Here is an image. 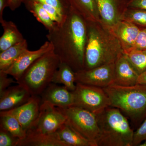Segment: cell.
I'll list each match as a JSON object with an SVG mask.
<instances>
[{
  "label": "cell",
  "mask_w": 146,
  "mask_h": 146,
  "mask_svg": "<svg viewBox=\"0 0 146 146\" xmlns=\"http://www.w3.org/2000/svg\"><path fill=\"white\" fill-rule=\"evenodd\" d=\"M86 36V20L71 8L65 21L49 31L46 37L60 63L76 72L84 69Z\"/></svg>",
  "instance_id": "6da1fadb"
},
{
  "label": "cell",
  "mask_w": 146,
  "mask_h": 146,
  "mask_svg": "<svg viewBox=\"0 0 146 146\" xmlns=\"http://www.w3.org/2000/svg\"><path fill=\"white\" fill-rule=\"evenodd\" d=\"M87 36L84 69L115 63L122 53L119 40L101 22L86 21Z\"/></svg>",
  "instance_id": "7a4b0ae2"
},
{
  "label": "cell",
  "mask_w": 146,
  "mask_h": 146,
  "mask_svg": "<svg viewBox=\"0 0 146 146\" xmlns=\"http://www.w3.org/2000/svg\"><path fill=\"white\" fill-rule=\"evenodd\" d=\"M96 115L100 129L97 146H132L134 131L119 109L109 106Z\"/></svg>",
  "instance_id": "3957f363"
},
{
  "label": "cell",
  "mask_w": 146,
  "mask_h": 146,
  "mask_svg": "<svg viewBox=\"0 0 146 146\" xmlns=\"http://www.w3.org/2000/svg\"><path fill=\"white\" fill-rule=\"evenodd\" d=\"M103 89L109 98L110 106L119 109L134 123H140L145 119L146 85L112 84Z\"/></svg>",
  "instance_id": "277c9868"
},
{
  "label": "cell",
  "mask_w": 146,
  "mask_h": 146,
  "mask_svg": "<svg viewBox=\"0 0 146 146\" xmlns=\"http://www.w3.org/2000/svg\"><path fill=\"white\" fill-rule=\"evenodd\" d=\"M60 63L53 49L39 58L24 72L17 81L26 88L32 96H40L52 82Z\"/></svg>",
  "instance_id": "5b68a950"
},
{
  "label": "cell",
  "mask_w": 146,
  "mask_h": 146,
  "mask_svg": "<svg viewBox=\"0 0 146 146\" xmlns=\"http://www.w3.org/2000/svg\"><path fill=\"white\" fill-rule=\"evenodd\" d=\"M57 108L65 115L68 124L95 146H97L100 129L96 114L74 106Z\"/></svg>",
  "instance_id": "8992f818"
},
{
  "label": "cell",
  "mask_w": 146,
  "mask_h": 146,
  "mask_svg": "<svg viewBox=\"0 0 146 146\" xmlns=\"http://www.w3.org/2000/svg\"><path fill=\"white\" fill-rule=\"evenodd\" d=\"M74 104L97 115L110 106L108 96L103 88L76 82L73 91Z\"/></svg>",
  "instance_id": "52a82bcc"
},
{
  "label": "cell",
  "mask_w": 146,
  "mask_h": 146,
  "mask_svg": "<svg viewBox=\"0 0 146 146\" xmlns=\"http://www.w3.org/2000/svg\"><path fill=\"white\" fill-rule=\"evenodd\" d=\"M115 63L76 72V82L102 88L112 85L114 82Z\"/></svg>",
  "instance_id": "ba28073f"
},
{
  "label": "cell",
  "mask_w": 146,
  "mask_h": 146,
  "mask_svg": "<svg viewBox=\"0 0 146 146\" xmlns=\"http://www.w3.org/2000/svg\"><path fill=\"white\" fill-rule=\"evenodd\" d=\"M66 121V117L57 107L47 102H42L39 116L31 128L44 133H54Z\"/></svg>",
  "instance_id": "9c48e42d"
},
{
  "label": "cell",
  "mask_w": 146,
  "mask_h": 146,
  "mask_svg": "<svg viewBox=\"0 0 146 146\" xmlns=\"http://www.w3.org/2000/svg\"><path fill=\"white\" fill-rule=\"evenodd\" d=\"M42 101L40 96H32L25 103L13 109L1 111L16 118L25 131L32 127L39 116Z\"/></svg>",
  "instance_id": "30bf717a"
},
{
  "label": "cell",
  "mask_w": 146,
  "mask_h": 146,
  "mask_svg": "<svg viewBox=\"0 0 146 146\" xmlns=\"http://www.w3.org/2000/svg\"><path fill=\"white\" fill-rule=\"evenodd\" d=\"M52 49V45L47 41L38 50L34 51L27 50L5 72L18 81L24 72L35 61Z\"/></svg>",
  "instance_id": "8fae6325"
},
{
  "label": "cell",
  "mask_w": 146,
  "mask_h": 146,
  "mask_svg": "<svg viewBox=\"0 0 146 146\" xmlns=\"http://www.w3.org/2000/svg\"><path fill=\"white\" fill-rule=\"evenodd\" d=\"M101 22L108 28L121 20L128 0H96Z\"/></svg>",
  "instance_id": "7c38bea8"
},
{
  "label": "cell",
  "mask_w": 146,
  "mask_h": 146,
  "mask_svg": "<svg viewBox=\"0 0 146 146\" xmlns=\"http://www.w3.org/2000/svg\"><path fill=\"white\" fill-rule=\"evenodd\" d=\"M41 101L47 102L58 108H66L74 104L73 92L57 84H50L40 96Z\"/></svg>",
  "instance_id": "4fadbf2b"
},
{
  "label": "cell",
  "mask_w": 146,
  "mask_h": 146,
  "mask_svg": "<svg viewBox=\"0 0 146 146\" xmlns=\"http://www.w3.org/2000/svg\"><path fill=\"white\" fill-rule=\"evenodd\" d=\"M32 96L28 90L19 84L8 87L0 95V110L7 111L27 102Z\"/></svg>",
  "instance_id": "5bb4252c"
},
{
  "label": "cell",
  "mask_w": 146,
  "mask_h": 146,
  "mask_svg": "<svg viewBox=\"0 0 146 146\" xmlns=\"http://www.w3.org/2000/svg\"><path fill=\"white\" fill-rule=\"evenodd\" d=\"M139 75L123 52L115 63L113 84L133 86L137 84Z\"/></svg>",
  "instance_id": "9a60e30c"
},
{
  "label": "cell",
  "mask_w": 146,
  "mask_h": 146,
  "mask_svg": "<svg viewBox=\"0 0 146 146\" xmlns=\"http://www.w3.org/2000/svg\"><path fill=\"white\" fill-rule=\"evenodd\" d=\"M17 146H69L61 141L56 132L46 133L31 128L24 139L19 140Z\"/></svg>",
  "instance_id": "2e32d148"
},
{
  "label": "cell",
  "mask_w": 146,
  "mask_h": 146,
  "mask_svg": "<svg viewBox=\"0 0 146 146\" xmlns=\"http://www.w3.org/2000/svg\"><path fill=\"white\" fill-rule=\"evenodd\" d=\"M141 28L130 22L121 20L109 29L119 40L123 50L133 47Z\"/></svg>",
  "instance_id": "e0dca14e"
},
{
  "label": "cell",
  "mask_w": 146,
  "mask_h": 146,
  "mask_svg": "<svg viewBox=\"0 0 146 146\" xmlns=\"http://www.w3.org/2000/svg\"><path fill=\"white\" fill-rule=\"evenodd\" d=\"M0 23L4 30L0 38V52L25 40L23 35L13 22L4 20Z\"/></svg>",
  "instance_id": "ac0fdd59"
},
{
  "label": "cell",
  "mask_w": 146,
  "mask_h": 146,
  "mask_svg": "<svg viewBox=\"0 0 146 146\" xmlns=\"http://www.w3.org/2000/svg\"><path fill=\"white\" fill-rule=\"evenodd\" d=\"M69 1L71 8L81 15L86 21L101 22L96 0Z\"/></svg>",
  "instance_id": "d6986e66"
},
{
  "label": "cell",
  "mask_w": 146,
  "mask_h": 146,
  "mask_svg": "<svg viewBox=\"0 0 146 146\" xmlns=\"http://www.w3.org/2000/svg\"><path fill=\"white\" fill-rule=\"evenodd\" d=\"M56 132L61 141L69 146H95L92 142L74 129L67 121Z\"/></svg>",
  "instance_id": "ffe728a7"
},
{
  "label": "cell",
  "mask_w": 146,
  "mask_h": 146,
  "mask_svg": "<svg viewBox=\"0 0 146 146\" xmlns=\"http://www.w3.org/2000/svg\"><path fill=\"white\" fill-rule=\"evenodd\" d=\"M28 49L26 39L0 53V71H5L21 54Z\"/></svg>",
  "instance_id": "44dd1931"
},
{
  "label": "cell",
  "mask_w": 146,
  "mask_h": 146,
  "mask_svg": "<svg viewBox=\"0 0 146 146\" xmlns=\"http://www.w3.org/2000/svg\"><path fill=\"white\" fill-rule=\"evenodd\" d=\"M52 82L62 84L73 92L76 88V72L67 64L60 63L53 77Z\"/></svg>",
  "instance_id": "7402d4cb"
},
{
  "label": "cell",
  "mask_w": 146,
  "mask_h": 146,
  "mask_svg": "<svg viewBox=\"0 0 146 146\" xmlns=\"http://www.w3.org/2000/svg\"><path fill=\"white\" fill-rule=\"evenodd\" d=\"M27 10L32 13L36 20L42 24L48 31H50L58 25L39 3L36 1L26 2L23 3Z\"/></svg>",
  "instance_id": "603a6c76"
},
{
  "label": "cell",
  "mask_w": 146,
  "mask_h": 146,
  "mask_svg": "<svg viewBox=\"0 0 146 146\" xmlns=\"http://www.w3.org/2000/svg\"><path fill=\"white\" fill-rule=\"evenodd\" d=\"M123 54L138 74L146 70V50L132 48L123 50Z\"/></svg>",
  "instance_id": "cb8c5ba5"
},
{
  "label": "cell",
  "mask_w": 146,
  "mask_h": 146,
  "mask_svg": "<svg viewBox=\"0 0 146 146\" xmlns=\"http://www.w3.org/2000/svg\"><path fill=\"white\" fill-rule=\"evenodd\" d=\"M0 127L19 140L24 139L26 131L24 130L17 119L11 115L0 112Z\"/></svg>",
  "instance_id": "d4e9b609"
},
{
  "label": "cell",
  "mask_w": 146,
  "mask_h": 146,
  "mask_svg": "<svg viewBox=\"0 0 146 146\" xmlns=\"http://www.w3.org/2000/svg\"><path fill=\"white\" fill-rule=\"evenodd\" d=\"M121 20L132 23L141 27L146 28V10L140 9H125Z\"/></svg>",
  "instance_id": "484cf974"
},
{
  "label": "cell",
  "mask_w": 146,
  "mask_h": 146,
  "mask_svg": "<svg viewBox=\"0 0 146 146\" xmlns=\"http://www.w3.org/2000/svg\"><path fill=\"white\" fill-rule=\"evenodd\" d=\"M28 1H36L50 6L57 9L65 16H67L71 8L69 0H23V3Z\"/></svg>",
  "instance_id": "4316f807"
},
{
  "label": "cell",
  "mask_w": 146,
  "mask_h": 146,
  "mask_svg": "<svg viewBox=\"0 0 146 146\" xmlns=\"http://www.w3.org/2000/svg\"><path fill=\"white\" fill-rule=\"evenodd\" d=\"M19 140L0 127V146H17Z\"/></svg>",
  "instance_id": "83f0119b"
},
{
  "label": "cell",
  "mask_w": 146,
  "mask_h": 146,
  "mask_svg": "<svg viewBox=\"0 0 146 146\" xmlns=\"http://www.w3.org/2000/svg\"><path fill=\"white\" fill-rule=\"evenodd\" d=\"M146 140V117L141 125L134 131L132 146H139L144 141Z\"/></svg>",
  "instance_id": "f1b7e54d"
},
{
  "label": "cell",
  "mask_w": 146,
  "mask_h": 146,
  "mask_svg": "<svg viewBox=\"0 0 146 146\" xmlns=\"http://www.w3.org/2000/svg\"><path fill=\"white\" fill-rule=\"evenodd\" d=\"M8 76L5 72L0 71V95L2 94L12 84H18L14 78H9Z\"/></svg>",
  "instance_id": "f546056e"
},
{
  "label": "cell",
  "mask_w": 146,
  "mask_h": 146,
  "mask_svg": "<svg viewBox=\"0 0 146 146\" xmlns=\"http://www.w3.org/2000/svg\"><path fill=\"white\" fill-rule=\"evenodd\" d=\"M132 48L146 50V28L141 27L134 46Z\"/></svg>",
  "instance_id": "4dcf8cb0"
},
{
  "label": "cell",
  "mask_w": 146,
  "mask_h": 146,
  "mask_svg": "<svg viewBox=\"0 0 146 146\" xmlns=\"http://www.w3.org/2000/svg\"><path fill=\"white\" fill-rule=\"evenodd\" d=\"M127 7L146 10V0H128Z\"/></svg>",
  "instance_id": "1f68e13d"
},
{
  "label": "cell",
  "mask_w": 146,
  "mask_h": 146,
  "mask_svg": "<svg viewBox=\"0 0 146 146\" xmlns=\"http://www.w3.org/2000/svg\"><path fill=\"white\" fill-rule=\"evenodd\" d=\"M9 0H0V23L4 20L3 13L4 9L7 7H9Z\"/></svg>",
  "instance_id": "d6a6232c"
},
{
  "label": "cell",
  "mask_w": 146,
  "mask_h": 146,
  "mask_svg": "<svg viewBox=\"0 0 146 146\" xmlns=\"http://www.w3.org/2000/svg\"><path fill=\"white\" fill-rule=\"evenodd\" d=\"M9 8L12 11H14L21 6L23 0H9Z\"/></svg>",
  "instance_id": "836d02e7"
},
{
  "label": "cell",
  "mask_w": 146,
  "mask_h": 146,
  "mask_svg": "<svg viewBox=\"0 0 146 146\" xmlns=\"http://www.w3.org/2000/svg\"><path fill=\"white\" fill-rule=\"evenodd\" d=\"M137 84L146 85V70L139 75Z\"/></svg>",
  "instance_id": "e575fe53"
},
{
  "label": "cell",
  "mask_w": 146,
  "mask_h": 146,
  "mask_svg": "<svg viewBox=\"0 0 146 146\" xmlns=\"http://www.w3.org/2000/svg\"><path fill=\"white\" fill-rule=\"evenodd\" d=\"M139 146H146V140L142 142Z\"/></svg>",
  "instance_id": "d590c367"
}]
</instances>
